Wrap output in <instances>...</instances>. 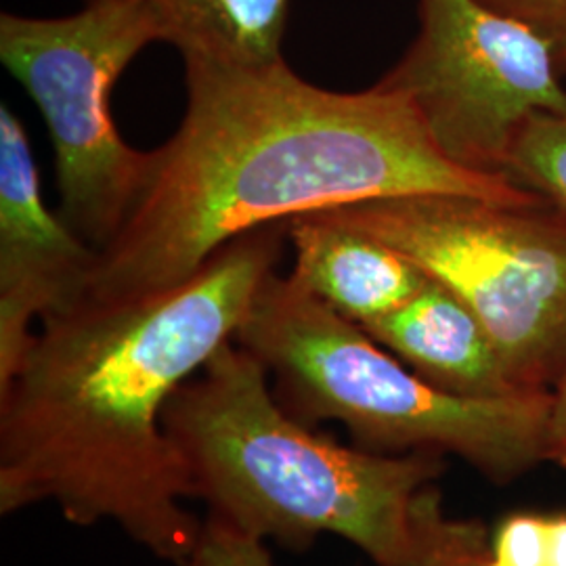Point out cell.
Returning a JSON list of instances; mask_svg holds the SVG:
<instances>
[{
  "instance_id": "obj_14",
  "label": "cell",
  "mask_w": 566,
  "mask_h": 566,
  "mask_svg": "<svg viewBox=\"0 0 566 566\" xmlns=\"http://www.w3.org/2000/svg\"><path fill=\"white\" fill-rule=\"evenodd\" d=\"M493 566H566V512H510L489 531Z\"/></svg>"
},
{
  "instance_id": "obj_3",
  "label": "cell",
  "mask_w": 566,
  "mask_h": 566,
  "mask_svg": "<svg viewBox=\"0 0 566 566\" xmlns=\"http://www.w3.org/2000/svg\"><path fill=\"white\" fill-rule=\"evenodd\" d=\"M164 428L212 516L290 549L332 533L378 566L401 565L413 500L446 472L443 453H378L313 432L235 340L172 395Z\"/></svg>"
},
{
  "instance_id": "obj_12",
  "label": "cell",
  "mask_w": 566,
  "mask_h": 566,
  "mask_svg": "<svg viewBox=\"0 0 566 566\" xmlns=\"http://www.w3.org/2000/svg\"><path fill=\"white\" fill-rule=\"evenodd\" d=\"M399 566H493L489 528L474 518H453L441 491L424 486L411 506L409 542Z\"/></svg>"
},
{
  "instance_id": "obj_15",
  "label": "cell",
  "mask_w": 566,
  "mask_h": 566,
  "mask_svg": "<svg viewBox=\"0 0 566 566\" xmlns=\"http://www.w3.org/2000/svg\"><path fill=\"white\" fill-rule=\"evenodd\" d=\"M191 566H273L263 539L219 516H208Z\"/></svg>"
},
{
  "instance_id": "obj_1",
  "label": "cell",
  "mask_w": 566,
  "mask_h": 566,
  "mask_svg": "<svg viewBox=\"0 0 566 566\" xmlns=\"http://www.w3.org/2000/svg\"><path fill=\"white\" fill-rule=\"evenodd\" d=\"M285 224L223 245L185 282L130 301L81 298L42 319L0 385V514L51 504L72 525L114 523L154 556L191 566L202 525L172 395L233 343Z\"/></svg>"
},
{
  "instance_id": "obj_2",
  "label": "cell",
  "mask_w": 566,
  "mask_h": 566,
  "mask_svg": "<svg viewBox=\"0 0 566 566\" xmlns=\"http://www.w3.org/2000/svg\"><path fill=\"white\" fill-rule=\"evenodd\" d=\"M182 63L185 116L149 151L139 198L97 250L82 298L164 292L243 233L336 206L424 193L544 200L507 177L451 163L411 99L382 82L338 93L283 60Z\"/></svg>"
},
{
  "instance_id": "obj_9",
  "label": "cell",
  "mask_w": 566,
  "mask_h": 566,
  "mask_svg": "<svg viewBox=\"0 0 566 566\" xmlns=\"http://www.w3.org/2000/svg\"><path fill=\"white\" fill-rule=\"evenodd\" d=\"M365 332L426 382L470 399H506L521 392L483 322L443 283L424 290Z\"/></svg>"
},
{
  "instance_id": "obj_7",
  "label": "cell",
  "mask_w": 566,
  "mask_h": 566,
  "mask_svg": "<svg viewBox=\"0 0 566 566\" xmlns=\"http://www.w3.org/2000/svg\"><path fill=\"white\" fill-rule=\"evenodd\" d=\"M418 15L416 39L380 82L411 99L451 163L507 177L526 124L566 114L552 46L483 0H418Z\"/></svg>"
},
{
  "instance_id": "obj_11",
  "label": "cell",
  "mask_w": 566,
  "mask_h": 566,
  "mask_svg": "<svg viewBox=\"0 0 566 566\" xmlns=\"http://www.w3.org/2000/svg\"><path fill=\"white\" fill-rule=\"evenodd\" d=\"M97 2V0H84ZM147 11L182 61L264 65L283 60L290 0H116Z\"/></svg>"
},
{
  "instance_id": "obj_13",
  "label": "cell",
  "mask_w": 566,
  "mask_h": 566,
  "mask_svg": "<svg viewBox=\"0 0 566 566\" xmlns=\"http://www.w3.org/2000/svg\"><path fill=\"white\" fill-rule=\"evenodd\" d=\"M507 177L566 210V114L535 116L521 130Z\"/></svg>"
},
{
  "instance_id": "obj_16",
  "label": "cell",
  "mask_w": 566,
  "mask_h": 566,
  "mask_svg": "<svg viewBox=\"0 0 566 566\" xmlns=\"http://www.w3.org/2000/svg\"><path fill=\"white\" fill-rule=\"evenodd\" d=\"M491 9L533 28L552 46L566 74V0H483Z\"/></svg>"
},
{
  "instance_id": "obj_17",
  "label": "cell",
  "mask_w": 566,
  "mask_h": 566,
  "mask_svg": "<svg viewBox=\"0 0 566 566\" xmlns=\"http://www.w3.org/2000/svg\"><path fill=\"white\" fill-rule=\"evenodd\" d=\"M544 458L546 462L566 470V367L558 382L549 390Z\"/></svg>"
},
{
  "instance_id": "obj_4",
  "label": "cell",
  "mask_w": 566,
  "mask_h": 566,
  "mask_svg": "<svg viewBox=\"0 0 566 566\" xmlns=\"http://www.w3.org/2000/svg\"><path fill=\"white\" fill-rule=\"evenodd\" d=\"M280 403L303 422L332 420L378 453H451L506 485L544 458L549 395L470 399L426 382L292 273L271 271L235 334Z\"/></svg>"
},
{
  "instance_id": "obj_5",
  "label": "cell",
  "mask_w": 566,
  "mask_h": 566,
  "mask_svg": "<svg viewBox=\"0 0 566 566\" xmlns=\"http://www.w3.org/2000/svg\"><path fill=\"white\" fill-rule=\"evenodd\" d=\"M403 252L483 322L507 376L549 395L566 367V210L424 193L308 212Z\"/></svg>"
},
{
  "instance_id": "obj_8",
  "label": "cell",
  "mask_w": 566,
  "mask_h": 566,
  "mask_svg": "<svg viewBox=\"0 0 566 566\" xmlns=\"http://www.w3.org/2000/svg\"><path fill=\"white\" fill-rule=\"evenodd\" d=\"M97 250L51 212L28 133L0 105V385L32 343V324L81 301Z\"/></svg>"
},
{
  "instance_id": "obj_10",
  "label": "cell",
  "mask_w": 566,
  "mask_h": 566,
  "mask_svg": "<svg viewBox=\"0 0 566 566\" xmlns=\"http://www.w3.org/2000/svg\"><path fill=\"white\" fill-rule=\"evenodd\" d=\"M292 275L353 324H371L416 298L430 282L420 264L367 233L315 214L285 221Z\"/></svg>"
},
{
  "instance_id": "obj_6",
  "label": "cell",
  "mask_w": 566,
  "mask_h": 566,
  "mask_svg": "<svg viewBox=\"0 0 566 566\" xmlns=\"http://www.w3.org/2000/svg\"><path fill=\"white\" fill-rule=\"evenodd\" d=\"M156 42V20L116 0L84 2L63 18L0 15V61L49 126L61 219L95 250L120 231L145 182L149 151L122 139L112 91Z\"/></svg>"
}]
</instances>
